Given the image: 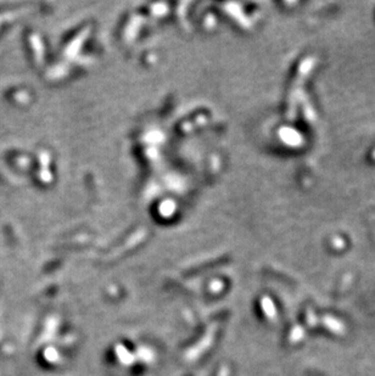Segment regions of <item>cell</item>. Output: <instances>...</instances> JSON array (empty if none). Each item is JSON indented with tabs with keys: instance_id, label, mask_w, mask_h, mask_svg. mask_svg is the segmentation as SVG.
Returning <instances> with one entry per match:
<instances>
[{
	"instance_id": "obj_1",
	"label": "cell",
	"mask_w": 375,
	"mask_h": 376,
	"mask_svg": "<svg viewBox=\"0 0 375 376\" xmlns=\"http://www.w3.org/2000/svg\"><path fill=\"white\" fill-rule=\"evenodd\" d=\"M313 64H314V60H313L312 58H306V60L301 64L300 68H298V76H296V80H294L292 90H291L290 100H289V108H288V118L291 120H295L298 100L301 98L304 83V80H306L307 76H308V74L310 72V70H312Z\"/></svg>"
}]
</instances>
